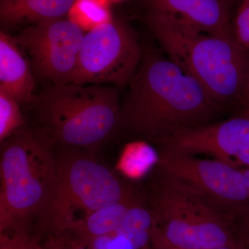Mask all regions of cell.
Here are the masks:
<instances>
[{"mask_svg": "<svg viewBox=\"0 0 249 249\" xmlns=\"http://www.w3.org/2000/svg\"><path fill=\"white\" fill-rule=\"evenodd\" d=\"M242 106H243V108L249 107V74L248 80H247V85H246L245 93H244Z\"/></svg>", "mask_w": 249, "mask_h": 249, "instance_id": "obj_21", "label": "cell"}, {"mask_svg": "<svg viewBox=\"0 0 249 249\" xmlns=\"http://www.w3.org/2000/svg\"><path fill=\"white\" fill-rule=\"evenodd\" d=\"M56 182L42 222L64 229L93 211L135 194L115 173L97 160L93 150L60 147L56 152ZM82 217V218H83Z\"/></svg>", "mask_w": 249, "mask_h": 249, "instance_id": "obj_6", "label": "cell"}, {"mask_svg": "<svg viewBox=\"0 0 249 249\" xmlns=\"http://www.w3.org/2000/svg\"><path fill=\"white\" fill-rule=\"evenodd\" d=\"M242 173L245 177L246 182H247V191L249 196V168H241Z\"/></svg>", "mask_w": 249, "mask_h": 249, "instance_id": "obj_22", "label": "cell"}, {"mask_svg": "<svg viewBox=\"0 0 249 249\" xmlns=\"http://www.w3.org/2000/svg\"><path fill=\"white\" fill-rule=\"evenodd\" d=\"M235 40L249 50V0H242L233 24Z\"/></svg>", "mask_w": 249, "mask_h": 249, "instance_id": "obj_18", "label": "cell"}, {"mask_svg": "<svg viewBox=\"0 0 249 249\" xmlns=\"http://www.w3.org/2000/svg\"><path fill=\"white\" fill-rule=\"evenodd\" d=\"M121 100L120 131L157 144L213 122L224 107L168 56L145 51Z\"/></svg>", "mask_w": 249, "mask_h": 249, "instance_id": "obj_1", "label": "cell"}, {"mask_svg": "<svg viewBox=\"0 0 249 249\" xmlns=\"http://www.w3.org/2000/svg\"><path fill=\"white\" fill-rule=\"evenodd\" d=\"M157 170L195 187L229 211L235 220L249 211L247 182L241 168L160 148Z\"/></svg>", "mask_w": 249, "mask_h": 249, "instance_id": "obj_9", "label": "cell"}, {"mask_svg": "<svg viewBox=\"0 0 249 249\" xmlns=\"http://www.w3.org/2000/svg\"><path fill=\"white\" fill-rule=\"evenodd\" d=\"M142 53L130 29L112 19L85 33L71 83L127 87Z\"/></svg>", "mask_w": 249, "mask_h": 249, "instance_id": "obj_7", "label": "cell"}, {"mask_svg": "<svg viewBox=\"0 0 249 249\" xmlns=\"http://www.w3.org/2000/svg\"><path fill=\"white\" fill-rule=\"evenodd\" d=\"M36 80L15 37L0 32V90L28 106L34 95Z\"/></svg>", "mask_w": 249, "mask_h": 249, "instance_id": "obj_12", "label": "cell"}, {"mask_svg": "<svg viewBox=\"0 0 249 249\" xmlns=\"http://www.w3.org/2000/svg\"><path fill=\"white\" fill-rule=\"evenodd\" d=\"M55 146L36 127L24 125L1 143V229L45 214L56 182Z\"/></svg>", "mask_w": 249, "mask_h": 249, "instance_id": "obj_5", "label": "cell"}, {"mask_svg": "<svg viewBox=\"0 0 249 249\" xmlns=\"http://www.w3.org/2000/svg\"><path fill=\"white\" fill-rule=\"evenodd\" d=\"M155 11L173 16L205 32L235 39L227 0H145Z\"/></svg>", "mask_w": 249, "mask_h": 249, "instance_id": "obj_11", "label": "cell"}, {"mask_svg": "<svg viewBox=\"0 0 249 249\" xmlns=\"http://www.w3.org/2000/svg\"><path fill=\"white\" fill-rule=\"evenodd\" d=\"M238 222L242 230V240L246 246L249 247V211L236 219Z\"/></svg>", "mask_w": 249, "mask_h": 249, "instance_id": "obj_19", "label": "cell"}, {"mask_svg": "<svg viewBox=\"0 0 249 249\" xmlns=\"http://www.w3.org/2000/svg\"></svg>", "mask_w": 249, "mask_h": 249, "instance_id": "obj_27", "label": "cell"}, {"mask_svg": "<svg viewBox=\"0 0 249 249\" xmlns=\"http://www.w3.org/2000/svg\"><path fill=\"white\" fill-rule=\"evenodd\" d=\"M155 224L148 206H145L142 200L129 208L116 233L117 237H124L128 241L132 249H139L151 238Z\"/></svg>", "mask_w": 249, "mask_h": 249, "instance_id": "obj_15", "label": "cell"}, {"mask_svg": "<svg viewBox=\"0 0 249 249\" xmlns=\"http://www.w3.org/2000/svg\"><path fill=\"white\" fill-rule=\"evenodd\" d=\"M85 32L69 18L33 24L15 37L47 85L71 83Z\"/></svg>", "mask_w": 249, "mask_h": 249, "instance_id": "obj_8", "label": "cell"}, {"mask_svg": "<svg viewBox=\"0 0 249 249\" xmlns=\"http://www.w3.org/2000/svg\"><path fill=\"white\" fill-rule=\"evenodd\" d=\"M68 18L85 33L113 19L107 0H76Z\"/></svg>", "mask_w": 249, "mask_h": 249, "instance_id": "obj_16", "label": "cell"}, {"mask_svg": "<svg viewBox=\"0 0 249 249\" xmlns=\"http://www.w3.org/2000/svg\"><path fill=\"white\" fill-rule=\"evenodd\" d=\"M154 230L179 249L244 247L231 214L191 184L157 170L147 194Z\"/></svg>", "mask_w": 249, "mask_h": 249, "instance_id": "obj_4", "label": "cell"}, {"mask_svg": "<svg viewBox=\"0 0 249 249\" xmlns=\"http://www.w3.org/2000/svg\"><path fill=\"white\" fill-rule=\"evenodd\" d=\"M187 155H209L237 168H249V116L240 111L223 121L183 129L159 144Z\"/></svg>", "mask_w": 249, "mask_h": 249, "instance_id": "obj_10", "label": "cell"}, {"mask_svg": "<svg viewBox=\"0 0 249 249\" xmlns=\"http://www.w3.org/2000/svg\"><path fill=\"white\" fill-rule=\"evenodd\" d=\"M107 249H133L128 241L124 237H117L112 241Z\"/></svg>", "mask_w": 249, "mask_h": 249, "instance_id": "obj_20", "label": "cell"}, {"mask_svg": "<svg viewBox=\"0 0 249 249\" xmlns=\"http://www.w3.org/2000/svg\"><path fill=\"white\" fill-rule=\"evenodd\" d=\"M140 201H142L140 196L135 193L124 201L93 211L85 217L71 222L65 228L81 229L95 237L116 232L129 208Z\"/></svg>", "mask_w": 249, "mask_h": 249, "instance_id": "obj_14", "label": "cell"}, {"mask_svg": "<svg viewBox=\"0 0 249 249\" xmlns=\"http://www.w3.org/2000/svg\"><path fill=\"white\" fill-rule=\"evenodd\" d=\"M108 1V0H107ZM112 1H119V0H112Z\"/></svg>", "mask_w": 249, "mask_h": 249, "instance_id": "obj_26", "label": "cell"}, {"mask_svg": "<svg viewBox=\"0 0 249 249\" xmlns=\"http://www.w3.org/2000/svg\"><path fill=\"white\" fill-rule=\"evenodd\" d=\"M121 100L108 85H47L30 106L36 128L55 147L93 150L120 131Z\"/></svg>", "mask_w": 249, "mask_h": 249, "instance_id": "obj_3", "label": "cell"}, {"mask_svg": "<svg viewBox=\"0 0 249 249\" xmlns=\"http://www.w3.org/2000/svg\"><path fill=\"white\" fill-rule=\"evenodd\" d=\"M35 249L33 248H26V247H19V249Z\"/></svg>", "mask_w": 249, "mask_h": 249, "instance_id": "obj_25", "label": "cell"}, {"mask_svg": "<svg viewBox=\"0 0 249 249\" xmlns=\"http://www.w3.org/2000/svg\"><path fill=\"white\" fill-rule=\"evenodd\" d=\"M213 249H249V248L247 246H245V247H222Z\"/></svg>", "mask_w": 249, "mask_h": 249, "instance_id": "obj_23", "label": "cell"}, {"mask_svg": "<svg viewBox=\"0 0 249 249\" xmlns=\"http://www.w3.org/2000/svg\"><path fill=\"white\" fill-rule=\"evenodd\" d=\"M24 125L19 103L0 90V142H4Z\"/></svg>", "mask_w": 249, "mask_h": 249, "instance_id": "obj_17", "label": "cell"}, {"mask_svg": "<svg viewBox=\"0 0 249 249\" xmlns=\"http://www.w3.org/2000/svg\"><path fill=\"white\" fill-rule=\"evenodd\" d=\"M241 111L246 114V115L249 116V107L243 108Z\"/></svg>", "mask_w": 249, "mask_h": 249, "instance_id": "obj_24", "label": "cell"}, {"mask_svg": "<svg viewBox=\"0 0 249 249\" xmlns=\"http://www.w3.org/2000/svg\"><path fill=\"white\" fill-rule=\"evenodd\" d=\"M76 0H1L0 18L8 25L33 24L61 19L68 16Z\"/></svg>", "mask_w": 249, "mask_h": 249, "instance_id": "obj_13", "label": "cell"}, {"mask_svg": "<svg viewBox=\"0 0 249 249\" xmlns=\"http://www.w3.org/2000/svg\"><path fill=\"white\" fill-rule=\"evenodd\" d=\"M145 22L163 52L222 107L243 103L249 50L235 39L209 34L168 15L149 11Z\"/></svg>", "mask_w": 249, "mask_h": 249, "instance_id": "obj_2", "label": "cell"}]
</instances>
